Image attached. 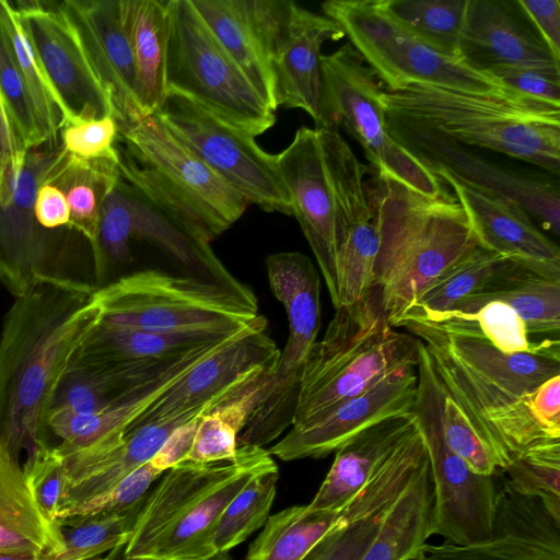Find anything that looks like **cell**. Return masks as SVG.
Returning a JSON list of instances; mask_svg holds the SVG:
<instances>
[{"mask_svg":"<svg viewBox=\"0 0 560 560\" xmlns=\"http://www.w3.org/2000/svg\"><path fill=\"white\" fill-rule=\"evenodd\" d=\"M388 128L425 131L560 173V107L516 93L490 95L415 84L381 96Z\"/></svg>","mask_w":560,"mask_h":560,"instance_id":"cell-3","label":"cell"},{"mask_svg":"<svg viewBox=\"0 0 560 560\" xmlns=\"http://www.w3.org/2000/svg\"><path fill=\"white\" fill-rule=\"evenodd\" d=\"M468 2L375 0L377 9L404 32L436 52L456 60H459L458 49Z\"/></svg>","mask_w":560,"mask_h":560,"instance_id":"cell-43","label":"cell"},{"mask_svg":"<svg viewBox=\"0 0 560 560\" xmlns=\"http://www.w3.org/2000/svg\"><path fill=\"white\" fill-rule=\"evenodd\" d=\"M258 315L228 345L200 361L164 392L131 427L152 421L192 419L273 375L280 358Z\"/></svg>","mask_w":560,"mask_h":560,"instance_id":"cell-16","label":"cell"},{"mask_svg":"<svg viewBox=\"0 0 560 560\" xmlns=\"http://www.w3.org/2000/svg\"><path fill=\"white\" fill-rule=\"evenodd\" d=\"M275 464L268 452L208 493L155 542L144 560H206L215 555L213 535L220 515L257 472Z\"/></svg>","mask_w":560,"mask_h":560,"instance_id":"cell-40","label":"cell"},{"mask_svg":"<svg viewBox=\"0 0 560 560\" xmlns=\"http://www.w3.org/2000/svg\"><path fill=\"white\" fill-rule=\"evenodd\" d=\"M133 238L148 242L170 258L185 276L224 287L237 293L253 292L236 279L201 242L121 177L104 201L93 254L95 283L105 280L110 264L130 260Z\"/></svg>","mask_w":560,"mask_h":560,"instance_id":"cell-14","label":"cell"},{"mask_svg":"<svg viewBox=\"0 0 560 560\" xmlns=\"http://www.w3.org/2000/svg\"><path fill=\"white\" fill-rule=\"evenodd\" d=\"M362 164L354 173L345 199L343 226L338 246L339 306L355 303L374 288L380 249L377 224L369 203Z\"/></svg>","mask_w":560,"mask_h":560,"instance_id":"cell-36","label":"cell"},{"mask_svg":"<svg viewBox=\"0 0 560 560\" xmlns=\"http://www.w3.org/2000/svg\"><path fill=\"white\" fill-rule=\"evenodd\" d=\"M418 338L388 323L380 292L342 305L312 348L301 373L292 425L307 422L385 377L417 368Z\"/></svg>","mask_w":560,"mask_h":560,"instance_id":"cell-5","label":"cell"},{"mask_svg":"<svg viewBox=\"0 0 560 560\" xmlns=\"http://www.w3.org/2000/svg\"><path fill=\"white\" fill-rule=\"evenodd\" d=\"M427 348L441 383L497 453L503 469L529 447L560 440V418L547 410L538 388L522 397L510 395L475 376L445 351Z\"/></svg>","mask_w":560,"mask_h":560,"instance_id":"cell-17","label":"cell"},{"mask_svg":"<svg viewBox=\"0 0 560 560\" xmlns=\"http://www.w3.org/2000/svg\"><path fill=\"white\" fill-rule=\"evenodd\" d=\"M322 10L342 28L386 91L422 84L478 94L514 93L492 75L441 55L404 32L377 9L375 0H328Z\"/></svg>","mask_w":560,"mask_h":560,"instance_id":"cell-11","label":"cell"},{"mask_svg":"<svg viewBox=\"0 0 560 560\" xmlns=\"http://www.w3.org/2000/svg\"><path fill=\"white\" fill-rule=\"evenodd\" d=\"M278 167L296 218L324 277L330 300L339 304L338 246L350 180L361 162L338 129L301 127L277 154Z\"/></svg>","mask_w":560,"mask_h":560,"instance_id":"cell-7","label":"cell"},{"mask_svg":"<svg viewBox=\"0 0 560 560\" xmlns=\"http://www.w3.org/2000/svg\"><path fill=\"white\" fill-rule=\"evenodd\" d=\"M380 234L374 288L388 323L442 271L482 245L460 203L446 192L432 198L396 180L366 182Z\"/></svg>","mask_w":560,"mask_h":560,"instance_id":"cell-2","label":"cell"},{"mask_svg":"<svg viewBox=\"0 0 560 560\" xmlns=\"http://www.w3.org/2000/svg\"><path fill=\"white\" fill-rule=\"evenodd\" d=\"M397 142L431 172L443 170L486 191L521 206L555 235L560 233V194L557 184L518 175L478 158L456 142L435 135L389 128Z\"/></svg>","mask_w":560,"mask_h":560,"instance_id":"cell-21","label":"cell"},{"mask_svg":"<svg viewBox=\"0 0 560 560\" xmlns=\"http://www.w3.org/2000/svg\"><path fill=\"white\" fill-rule=\"evenodd\" d=\"M417 377L411 411L423 436L430 466V536H440L455 545L487 539L492 534L495 514L494 476L474 472L447 445L439 419L436 372L421 340H418Z\"/></svg>","mask_w":560,"mask_h":560,"instance_id":"cell-12","label":"cell"},{"mask_svg":"<svg viewBox=\"0 0 560 560\" xmlns=\"http://www.w3.org/2000/svg\"><path fill=\"white\" fill-rule=\"evenodd\" d=\"M230 57L272 112L278 109L270 57L245 0H191Z\"/></svg>","mask_w":560,"mask_h":560,"instance_id":"cell-38","label":"cell"},{"mask_svg":"<svg viewBox=\"0 0 560 560\" xmlns=\"http://www.w3.org/2000/svg\"><path fill=\"white\" fill-rule=\"evenodd\" d=\"M163 474L150 462H147L121 479L108 492L74 509L58 523L63 525L90 515L127 512L143 503L153 483Z\"/></svg>","mask_w":560,"mask_h":560,"instance_id":"cell-54","label":"cell"},{"mask_svg":"<svg viewBox=\"0 0 560 560\" xmlns=\"http://www.w3.org/2000/svg\"><path fill=\"white\" fill-rule=\"evenodd\" d=\"M62 547L61 526L45 517L20 458L0 439V553L54 555Z\"/></svg>","mask_w":560,"mask_h":560,"instance_id":"cell-33","label":"cell"},{"mask_svg":"<svg viewBox=\"0 0 560 560\" xmlns=\"http://www.w3.org/2000/svg\"><path fill=\"white\" fill-rule=\"evenodd\" d=\"M458 57L487 74L502 67L560 69L516 0H469Z\"/></svg>","mask_w":560,"mask_h":560,"instance_id":"cell-27","label":"cell"},{"mask_svg":"<svg viewBox=\"0 0 560 560\" xmlns=\"http://www.w3.org/2000/svg\"><path fill=\"white\" fill-rule=\"evenodd\" d=\"M33 497L45 517L57 523L65 488V470L60 457L50 448L40 447L23 465Z\"/></svg>","mask_w":560,"mask_h":560,"instance_id":"cell-55","label":"cell"},{"mask_svg":"<svg viewBox=\"0 0 560 560\" xmlns=\"http://www.w3.org/2000/svg\"><path fill=\"white\" fill-rule=\"evenodd\" d=\"M206 560H232V558L230 557L229 552H217Z\"/></svg>","mask_w":560,"mask_h":560,"instance_id":"cell-63","label":"cell"},{"mask_svg":"<svg viewBox=\"0 0 560 560\" xmlns=\"http://www.w3.org/2000/svg\"><path fill=\"white\" fill-rule=\"evenodd\" d=\"M225 337L154 332L109 324L100 318L72 358L113 364L164 360Z\"/></svg>","mask_w":560,"mask_h":560,"instance_id":"cell-42","label":"cell"},{"mask_svg":"<svg viewBox=\"0 0 560 560\" xmlns=\"http://www.w3.org/2000/svg\"><path fill=\"white\" fill-rule=\"evenodd\" d=\"M38 553L31 552L0 553V560H38Z\"/></svg>","mask_w":560,"mask_h":560,"instance_id":"cell-61","label":"cell"},{"mask_svg":"<svg viewBox=\"0 0 560 560\" xmlns=\"http://www.w3.org/2000/svg\"><path fill=\"white\" fill-rule=\"evenodd\" d=\"M96 289L37 281L15 298L0 332V439L14 456L42 447L49 398L101 318Z\"/></svg>","mask_w":560,"mask_h":560,"instance_id":"cell-1","label":"cell"},{"mask_svg":"<svg viewBox=\"0 0 560 560\" xmlns=\"http://www.w3.org/2000/svg\"><path fill=\"white\" fill-rule=\"evenodd\" d=\"M126 545L119 546L113 550H110L105 557H98L94 560H133L125 555Z\"/></svg>","mask_w":560,"mask_h":560,"instance_id":"cell-62","label":"cell"},{"mask_svg":"<svg viewBox=\"0 0 560 560\" xmlns=\"http://www.w3.org/2000/svg\"><path fill=\"white\" fill-rule=\"evenodd\" d=\"M488 74L523 97L560 107V69L502 67Z\"/></svg>","mask_w":560,"mask_h":560,"instance_id":"cell-56","label":"cell"},{"mask_svg":"<svg viewBox=\"0 0 560 560\" xmlns=\"http://www.w3.org/2000/svg\"><path fill=\"white\" fill-rule=\"evenodd\" d=\"M155 114L248 205L292 215L277 154L264 151L255 137L176 93H167L162 108Z\"/></svg>","mask_w":560,"mask_h":560,"instance_id":"cell-15","label":"cell"},{"mask_svg":"<svg viewBox=\"0 0 560 560\" xmlns=\"http://www.w3.org/2000/svg\"><path fill=\"white\" fill-rule=\"evenodd\" d=\"M54 150L27 151L12 202L0 205V283L15 298L37 281L96 289L90 243L69 226L44 229L34 214L40 175Z\"/></svg>","mask_w":560,"mask_h":560,"instance_id":"cell-10","label":"cell"},{"mask_svg":"<svg viewBox=\"0 0 560 560\" xmlns=\"http://www.w3.org/2000/svg\"><path fill=\"white\" fill-rule=\"evenodd\" d=\"M401 493L390 474H374L340 510L334 527L303 560H360L375 539L382 521Z\"/></svg>","mask_w":560,"mask_h":560,"instance_id":"cell-37","label":"cell"},{"mask_svg":"<svg viewBox=\"0 0 560 560\" xmlns=\"http://www.w3.org/2000/svg\"><path fill=\"white\" fill-rule=\"evenodd\" d=\"M270 289L287 312L289 337L265 399L255 409L237 445H264L292 427L304 363L320 328V279L311 259L298 252H280L266 259Z\"/></svg>","mask_w":560,"mask_h":560,"instance_id":"cell-13","label":"cell"},{"mask_svg":"<svg viewBox=\"0 0 560 560\" xmlns=\"http://www.w3.org/2000/svg\"><path fill=\"white\" fill-rule=\"evenodd\" d=\"M266 454L268 450L260 446L237 445L233 459L185 460L164 471L144 499L132 536L125 547L126 557L144 560L155 542L203 497Z\"/></svg>","mask_w":560,"mask_h":560,"instance_id":"cell-24","label":"cell"},{"mask_svg":"<svg viewBox=\"0 0 560 560\" xmlns=\"http://www.w3.org/2000/svg\"><path fill=\"white\" fill-rule=\"evenodd\" d=\"M415 560H560V523L504 479L497 486L490 537L467 545L425 542Z\"/></svg>","mask_w":560,"mask_h":560,"instance_id":"cell-22","label":"cell"},{"mask_svg":"<svg viewBox=\"0 0 560 560\" xmlns=\"http://www.w3.org/2000/svg\"><path fill=\"white\" fill-rule=\"evenodd\" d=\"M270 377L202 413L186 460L210 463L233 459L236 456L238 434L265 399L264 389Z\"/></svg>","mask_w":560,"mask_h":560,"instance_id":"cell-45","label":"cell"},{"mask_svg":"<svg viewBox=\"0 0 560 560\" xmlns=\"http://www.w3.org/2000/svg\"><path fill=\"white\" fill-rule=\"evenodd\" d=\"M415 337L445 351L483 382L516 397L560 375V339H546L534 351L504 352L483 341L431 334Z\"/></svg>","mask_w":560,"mask_h":560,"instance_id":"cell-29","label":"cell"},{"mask_svg":"<svg viewBox=\"0 0 560 560\" xmlns=\"http://www.w3.org/2000/svg\"><path fill=\"white\" fill-rule=\"evenodd\" d=\"M516 2L542 43L560 61V1L516 0Z\"/></svg>","mask_w":560,"mask_h":560,"instance_id":"cell-58","label":"cell"},{"mask_svg":"<svg viewBox=\"0 0 560 560\" xmlns=\"http://www.w3.org/2000/svg\"><path fill=\"white\" fill-rule=\"evenodd\" d=\"M34 214L44 229L69 226L70 210L61 189L51 183L40 182L35 196Z\"/></svg>","mask_w":560,"mask_h":560,"instance_id":"cell-59","label":"cell"},{"mask_svg":"<svg viewBox=\"0 0 560 560\" xmlns=\"http://www.w3.org/2000/svg\"><path fill=\"white\" fill-rule=\"evenodd\" d=\"M191 419L152 421L127 430L118 440L58 455L65 488L57 522L74 509L105 494L149 462L172 432Z\"/></svg>","mask_w":560,"mask_h":560,"instance_id":"cell-25","label":"cell"},{"mask_svg":"<svg viewBox=\"0 0 560 560\" xmlns=\"http://www.w3.org/2000/svg\"><path fill=\"white\" fill-rule=\"evenodd\" d=\"M278 478L275 464L257 472L230 501L215 525V552H229L266 523L275 500Z\"/></svg>","mask_w":560,"mask_h":560,"instance_id":"cell-48","label":"cell"},{"mask_svg":"<svg viewBox=\"0 0 560 560\" xmlns=\"http://www.w3.org/2000/svg\"><path fill=\"white\" fill-rule=\"evenodd\" d=\"M14 8L27 39L70 116L68 122L114 116L110 97L58 3L50 8L42 1H18Z\"/></svg>","mask_w":560,"mask_h":560,"instance_id":"cell-19","label":"cell"},{"mask_svg":"<svg viewBox=\"0 0 560 560\" xmlns=\"http://www.w3.org/2000/svg\"><path fill=\"white\" fill-rule=\"evenodd\" d=\"M0 24L31 94L39 122L48 135L49 143L56 145L59 131L70 120V116L27 39L16 9L9 1H0Z\"/></svg>","mask_w":560,"mask_h":560,"instance_id":"cell-46","label":"cell"},{"mask_svg":"<svg viewBox=\"0 0 560 560\" xmlns=\"http://www.w3.org/2000/svg\"><path fill=\"white\" fill-rule=\"evenodd\" d=\"M255 11L271 61L278 108H300L320 124V48L339 40L342 28L326 15L293 1L256 0Z\"/></svg>","mask_w":560,"mask_h":560,"instance_id":"cell-18","label":"cell"},{"mask_svg":"<svg viewBox=\"0 0 560 560\" xmlns=\"http://www.w3.org/2000/svg\"><path fill=\"white\" fill-rule=\"evenodd\" d=\"M417 381V368L398 371L319 417L292 425L268 452L285 462L336 453L364 429L411 412Z\"/></svg>","mask_w":560,"mask_h":560,"instance_id":"cell-20","label":"cell"},{"mask_svg":"<svg viewBox=\"0 0 560 560\" xmlns=\"http://www.w3.org/2000/svg\"><path fill=\"white\" fill-rule=\"evenodd\" d=\"M180 378L176 366H165L122 401L92 413L52 410L44 415L40 443L57 455L118 440L148 408Z\"/></svg>","mask_w":560,"mask_h":560,"instance_id":"cell-28","label":"cell"},{"mask_svg":"<svg viewBox=\"0 0 560 560\" xmlns=\"http://www.w3.org/2000/svg\"><path fill=\"white\" fill-rule=\"evenodd\" d=\"M120 177L195 238L210 243L248 203L164 125L158 114L118 126Z\"/></svg>","mask_w":560,"mask_h":560,"instance_id":"cell-4","label":"cell"},{"mask_svg":"<svg viewBox=\"0 0 560 560\" xmlns=\"http://www.w3.org/2000/svg\"><path fill=\"white\" fill-rule=\"evenodd\" d=\"M167 93L179 94L257 137L276 122L253 84L222 47L191 0H170Z\"/></svg>","mask_w":560,"mask_h":560,"instance_id":"cell-9","label":"cell"},{"mask_svg":"<svg viewBox=\"0 0 560 560\" xmlns=\"http://www.w3.org/2000/svg\"><path fill=\"white\" fill-rule=\"evenodd\" d=\"M520 494L538 499L560 523V440L534 445L512 459L502 470Z\"/></svg>","mask_w":560,"mask_h":560,"instance_id":"cell-50","label":"cell"},{"mask_svg":"<svg viewBox=\"0 0 560 560\" xmlns=\"http://www.w3.org/2000/svg\"><path fill=\"white\" fill-rule=\"evenodd\" d=\"M508 259L479 245L434 278L405 310L416 308L429 312L450 310L485 284Z\"/></svg>","mask_w":560,"mask_h":560,"instance_id":"cell-47","label":"cell"},{"mask_svg":"<svg viewBox=\"0 0 560 560\" xmlns=\"http://www.w3.org/2000/svg\"><path fill=\"white\" fill-rule=\"evenodd\" d=\"M171 358L118 364L72 358L49 398L45 413L61 409L92 413L107 409L131 395Z\"/></svg>","mask_w":560,"mask_h":560,"instance_id":"cell-34","label":"cell"},{"mask_svg":"<svg viewBox=\"0 0 560 560\" xmlns=\"http://www.w3.org/2000/svg\"><path fill=\"white\" fill-rule=\"evenodd\" d=\"M118 122L114 116L73 120L59 131L62 149L85 160H107L119 163Z\"/></svg>","mask_w":560,"mask_h":560,"instance_id":"cell-53","label":"cell"},{"mask_svg":"<svg viewBox=\"0 0 560 560\" xmlns=\"http://www.w3.org/2000/svg\"><path fill=\"white\" fill-rule=\"evenodd\" d=\"M432 173L454 191L481 244L535 270L560 277V250L517 203L443 170Z\"/></svg>","mask_w":560,"mask_h":560,"instance_id":"cell-26","label":"cell"},{"mask_svg":"<svg viewBox=\"0 0 560 560\" xmlns=\"http://www.w3.org/2000/svg\"><path fill=\"white\" fill-rule=\"evenodd\" d=\"M435 394L440 425L450 448L478 475L494 476L501 471L503 464L497 453L480 435L464 410L446 390L438 373Z\"/></svg>","mask_w":560,"mask_h":560,"instance_id":"cell-51","label":"cell"},{"mask_svg":"<svg viewBox=\"0 0 560 560\" xmlns=\"http://www.w3.org/2000/svg\"><path fill=\"white\" fill-rule=\"evenodd\" d=\"M432 485L428 457L386 512L360 560H415L430 537Z\"/></svg>","mask_w":560,"mask_h":560,"instance_id":"cell-41","label":"cell"},{"mask_svg":"<svg viewBox=\"0 0 560 560\" xmlns=\"http://www.w3.org/2000/svg\"><path fill=\"white\" fill-rule=\"evenodd\" d=\"M201 415L196 416L172 432L161 448L149 460L156 469L164 472L186 460L192 444L198 419Z\"/></svg>","mask_w":560,"mask_h":560,"instance_id":"cell-60","label":"cell"},{"mask_svg":"<svg viewBox=\"0 0 560 560\" xmlns=\"http://www.w3.org/2000/svg\"><path fill=\"white\" fill-rule=\"evenodd\" d=\"M320 124L342 127L362 147L378 177L432 198L446 194L442 180L392 136L381 100L384 86L350 43L320 56Z\"/></svg>","mask_w":560,"mask_h":560,"instance_id":"cell-8","label":"cell"},{"mask_svg":"<svg viewBox=\"0 0 560 560\" xmlns=\"http://www.w3.org/2000/svg\"><path fill=\"white\" fill-rule=\"evenodd\" d=\"M498 301L510 306L538 339H559L560 277L509 258L479 289L450 310H471Z\"/></svg>","mask_w":560,"mask_h":560,"instance_id":"cell-31","label":"cell"},{"mask_svg":"<svg viewBox=\"0 0 560 560\" xmlns=\"http://www.w3.org/2000/svg\"><path fill=\"white\" fill-rule=\"evenodd\" d=\"M340 511L294 505L270 515L248 548L246 560H303L334 527Z\"/></svg>","mask_w":560,"mask_h":560,"instance_id":"cell-44","label":"cell"},{"mask_svg":"<svg viewBox=\"0 0 560 560\" xmlns=\"http://www.w3.org/2000/svg\"><path fill=\"white\" fill-rule=\"evenodd\" d=\"M120 19L132 50L140 104L145 116L167 97L170 0H119Z\"/></svg>","mask_w":560,"mask_h":560,"instance_id":"cell-35","label":"cell"},{"mask_svg":"<svg viewBox=\"0 0 560 560\" xmlns=\"http://www.w3.org/2000/svg\"><path fill=\"white\" fill-rule=\"evenodd\" d=\"M394 327H405L413 336L431 334L483 341L504 352L534 351L546 340L534 338L520 316L498 301L471 310L429 312L407 308L395 320Z\"/></svg>","mask_w":560,"mask_h":560,"instance_id":"cell-32","label":"cell"},{"mask_svg":"<svg viewBox=\"0 0 560 560\" xmlns=\"http://www.w3.org/2000/svg\"><path fill=\"white\" fill-rule=\"evenodd\" d=\"M142 504L124 513L90 515L60 525L62 549L54 555H39L38 560H94L126 545L132 536Z\"/></svg>","mask_w":560,"mask_h":560,"instance_id":"cell-49","label":"cell"},{"mask_svg":"<svg viewBox=\"0 0 560 560\" xmlns=\"http://www.w3.org/2000/svg\"><path fill=\"white\" fill-rule=\"evenodd\" d=\"M58 7L75 31L94 73L108 93L118 126L144 117L119 0H66Z\"/></svg>","mask_w":560,"mask_h":560,"instance_id":"cell-23","label":"cell"},{"mask_svg":"<svg viewBox=\"0 0 560 560\" xmlns=\"http://www.w3.org/2000/svg\"><path fill=\"white\" fill-rule=\"evenodd\" d=\"M411 411L382 420L345 443L313 500V511H340L416 428Z\"/></svg>","mask_w":560,"mask_h":560,"instance_id":"cell-30","label":"cell"},{"mask_svg":"<svg viewBox=\"0 0 560 560\" xmlns=\"http://www.w3.org/2000/svg\"><path fill=\"white\" fill-rule=\"evenodd\" d=\"M119 178L118 164L81 159L59 145L39 183H51L61 189L70 210L69 228L81 234L93 249L104 201Z\"/></svg>","mask_w":560,"mask_h":560,"instance_id":"cell-39","label":"cell"},{"mask_svg":"<svg viewBox=\"0 0 560 560\" xmlns=\"http://www.w3.org/2000/svg\"><path fill=\"white\" fill-rule=\"evenodd\" d=\"M27 149L0 93V205L12 202Z\"/></svg>","mask_w":560,"mask_h":560,"instance_id":"cell-57","label":"cell"},{"mask_svg":"<svg viewBox=\"0 0 560 560\" xmlns=\"http://www.w3.org/2000/svg\"><path fill=\"white\" fill-rule=\"evenodd\" d=\"M101 320L165 334L225 337L259 314L254 292L237 293L189 276L145 269L94 292Z\"/></svg>","mask_w":560,"mask_h":560,"instance_id":"cell-6","label":"cell"},{"mask_svg":"<svg viewBox=\"0 0 560 560\" xmlns=\"http://www.w3.org/2000/svg\"><path fill=\"white\" fill-rule=\"evenodd\" d=\"M0 93L27 150L49 142L0 24Z\"/></svg>","mask_w":560,"mask_h":560,"instance_id":"cell-52","label":"cell"}]
</instances>
